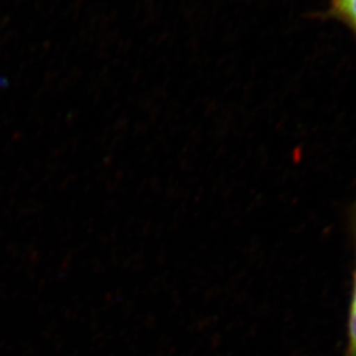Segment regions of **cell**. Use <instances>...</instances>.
Masks as SVG:
<instances>
[{
  "label": "cell",
  "instance_id": "obj_2",
  "mask_svg": "<svg viewBox=\"0 0 356 356\" xmlns=\"http://www.w3.org/2000/svg\"><path fill=\"white\" fill-rule=\"evenodd\" d=\"M347 348L345 356H356V264L353 273V287L350 298V312H348V323H347Z\"/></svg>",
  "mask_w": 356,
  "mask_h": 356
},
{
  "label": "cell",
  "instance_id": "obj_1",
  "mask_svg": "<svg viewBox=\"0 0 356 356\" xmlns=\"http://www.w3.org/2000/svg\"><path fill=\"white\" fill-rule=\"evenodd\" d=\"M326 17L345 24L356 40V0H330Z\"/></svg>",
  "mask_w": 356,
  "mask_h": 356
}]
</instances>
